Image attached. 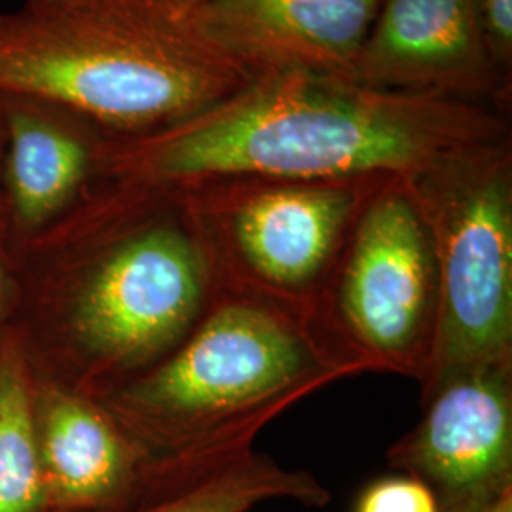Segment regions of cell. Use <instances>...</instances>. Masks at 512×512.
I'll return each instance as SVG.
<instances>
[{
	"instance_id": "6da1fadb",
	"label": "cell",
	"mask_w": 512,
	"mask_h": 512,
	"mask_svg": "<svg viewBox=\"0 0 512 512\" xmlns=\"http://www.w3.org/2000/svg\"><path fill=\"white\" fill-rule=\"evenodd\" d=\"M14 255L18 302L8 330L31 372L97 397L160 363L217 285L181 192L103 179Z\"/></svg>"
},
{
	"instance_id": "7a4b0ae2",
	"label": "cell",
	"mask_w": 512,
	"mask_h": 512,
	"mask_svg": "<svg viewBox=\"0 0 512 512\" xmlns=\"http://www.w3.org/2000/svg\"><path fill=\"white\" fill-rule=\"evenodd\" d=\"M490 145L492 128L471 110L281 69L181 122L107 135L99 179L156 190L222 181L412 183Z\"/></svg>"
},
{
	"instance_id": "3957f363",
	"label": "cell",
	"mask_w": 512,
	"mask_h": 512,
	"mask_svg": "<svg viewBox=\"0 0 512 512\" xmlns=\"http://www.w3.org/2000/svg\"><path fill=\"white\" fill-rule=\"evenodd\" d=\"M211 0H25L0 8V92L69 107L109 135L165 128L253 76Z\"/></svg>"
},
{
	"instance_id": "277c9868",
	"label": "cell",
	"mask_w": 512,
	"mask_h": 512,
	"mask_svg": "<svg viewBox=\"0 0 512 512\" xmlns=\"http://www.w3.org/2000/svg\"><path fill=\"white\" fill-rule=\"evenodd\" d=\"M361 374L298 311L217 281L160 363L101 397L154 459L251 446L311 393Z\"/></svg>"
},
{
	"instance_id": "5b68a950",
	"label": "cell",
	"mask_w": 512,
	"mask_h": 512,
	"mask_svg": "<svg viewBox=\"0 0 512 512\" xmlns=\"http://www.w3.org/2000/svg\"><path fill=\"white\" fill-rule=\"evenodd\" d=\"M429 226L439 315L421 393L476 368L512 366L511 164L497 145L458 154L408 183Z\"/></svg>"
},
{
	"instance_id": "8992f818",
	"label": "cell",
	"mask_w": 512,
	"mask_h": 512,
	"mask_svg": "<svg viewBox=\"0 0 512 512\" xmlns=\"http://www.w3.org/2000/svg\"><path fill=\"white\" fill-rule=\"evenodd\" d=\"M439 272L429 226L408 183L363 203L317 308V327L365 372L423 384L437 332Z\"/></svg>"
},
{
	"instance_id": "52a82bcc",
	"label": "cell",
	"mask_w": 512,
	"mask_h": 512,
	"mask_svg": "<svg viewBox=\"0 0 512 512\" xmlns=\"http://www.w3.org/2000/svg\"><path fill=\"white\" fill-rule=\"evenodd\" d=\"M374 183L222 181L175 192L202 228L219 283L317 327L332 268Z\"/></svg>"
},
{
	"instance_id": "ba28073f",
	"label": "cell",
	"mask_w": 512,
	"mask_h": 512,
	"mask_svg": "<svg viewBox=\"0 0 512 512\" xmlns=\"http://www.w3.org/2000/svg\"><path fill=\"white\" fill-rule=\"evenodd\" d=\"M423 416L387 450L440 512H486L512 492V366L452 374L421 393Z\"/></svg>"
},
{
	"instance_id": "9c48e42d",
	"label": "cell",
	"mask_w": 512,
	"mask_h": 512,
	"mask_svg": "<svg viewBox=\"0 0 512 512\" xmlns=\"http://www.w3.org/2000/svg\"><path fill=\"white\" fill-rule=\"evenodd\" d=\"M33 423L48 512H118L156 465L101 397L37 374Z\"/></svg>"
},
{
	"instance_id": "30bf717a",
	"label": "cell",
	"mask_w": 512,
	"mask_h": 512,
	"mask_svg": "<svg viewBox=\"0 0 512 512\" xmlns=\"http://www.w3.org/2000/svg\"><path fill=\"white\" fill-rule=\"evenodd\" d=\"M6 147L0 192L12 247L50 230L92 192L109 133L54 101L0 92Z\"/></svg>"
},
{
	"instance_id": "8fae6325",
	"label": "cell",
	"mask_w": 512,
	"mask_h": 512,
	"mask_svg": "<svg viewBox=\"0 0 512 512\" xmlns=\"http://www.w3.org/2000/svg\"><path fill=\"white\" fill-rule=\"evenodd\" d=\"M224 38L270 71H351L378 16V0H211Z\"/></svg>"
},
{
	"instance_id": "7c38bea8",
	"label": "cell",
	"mask_w": 512,
	"mask_h": 512,
	"mask_svg": "<svg viewBox=\"0 0 512 512\" xmlns=\"http://www.w3.org/2000/svg\"><path fill=\"white\" fill-rule=\"evenodd\" d=\"M287 499L321 509L329 490L304 469H289L255 446L156 459L143 490L118 512H249Z\"/></svg>"
},
{
	"instance_id": "4fadbf2b",
	"label": "cell",
	"mask_w": 512,
	"mask_h": 512,
	"mask_svg": "<svg viewBox=\"0 0 512 512\" xmlns=\"http://www.w3.org/2000/svg\"><path fill=\"white\" fill-rule=\"evenodd\" d=\"M475 0H385L353 73L378 84L471 76L482 61Z\"/></svg>"
},
{
	"instance_id": "5bb4252c",
	"label": "cell",
	"mask_w": 512,
	"mask_h": 512,
	"mask_svg": "<svg viewBox=\"0 0 512 512\" xmlns=\"http://www.w3.org/2000/svg\"><path fill=\"white\" fill-rule=\"evenodd\" d=\"M0 512H48L33 423V372L10 330L0 336Z\"/></svg>"
},
{
	"instance_id": "9a60e30c",
	"label": "cell",
	"mask_w": 512,
	"mask_h": 512,
	"mask_svg": "<svg viewBox=\"0 0 512 512\" xmlns=\"http://www.w3.org/2000/svg\"><path fill=\"white\" fill-rule=\"evenodd\" d=\"M353 512H440L433 492L414 476L376 478L357 495Z\"/></svg>"
},
{
	"instance_id": "2e32d148",
	"label": "cell",
	"mask_w": 512,
	"mask_h": 512,
	"mask_svg": "<svg viewBox=\"0 0 512 512\" xmlns=\"http://www.w3.org/2000/svg\"><path fill=\"white\" fill-rule=\"evenodd\" d=\"M18 302L16 255L10 238L6 203L0 192V336L10 329Z\"/></svg>"
},
{
	"instance_id": "e0dca14e",
	"label": "cell",
	"mask_w": 512,
	"mask_h": 512,
	"mask_svg": "<svg viewBox=\"0 0 512 512\" xmlns=\"http://www.w3.org/2000/svg\"><path fill=\"white\" fill-rule=\"evenodd\" d=\"M482 19L495 46L509 50L512 42V0H482Z\"/></svg>"
},
{
	"instance_id": "ac0fdd59",
	"label": "cell",
	"mask_w": 512,
	"mask_h": 512,
	"mask_svg": "<svg viewBox=\"0 0 512 512\" xmlns=\"http://www.w3.org/2000/svg\"><path fill=\"white\" fill-rule=\"evenodd\" d=\"M486 512H512V492L503 495L497 503H494Z\"/></svg>"
},
{
	"instance_id": "d6986e66",
	"label": "cell",
	"mask_w": 512,
	"mask_h": 512,
	"mask_svg": "<svg viewBox=\"0 0 512 512\" xmlns=\"http://www.w3.org/2000/svg\"><path fill=\"white\" fill-rule=\"evenodd\" d=\"M4 147H6V129H4L2 114H0V171H2V160H4Z\"/></svg>"
}]
</instances>
